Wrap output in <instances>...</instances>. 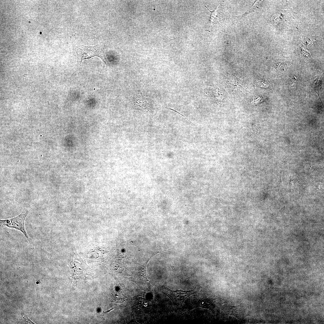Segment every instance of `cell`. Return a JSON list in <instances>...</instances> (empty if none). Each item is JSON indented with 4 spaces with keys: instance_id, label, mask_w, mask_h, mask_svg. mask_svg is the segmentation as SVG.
Returning a JSON list of instances; mask_svg holds the SVG:
<instances>
[{
    "instance_id": "1",
    "label": "cell",
    "mask_w": 324,
    "mask_h": 324,
    "mask_svg": "<svg viewBox=\"0 0 324 324\" xmlns=\"http://www.w3.org/2000/svg\"><path fill=\"white\" fill-rule=\"evenodd\" d=\"M74 48L77 55L76 66L78 68L81 67V63L83 60L89 59L94 56L99 57L106 66L110 65L105 56L104 45L102 43L92 46H87L82 44L76 45L74 46Z\"/></svg>"
},
{
    "instance_id": "2",
    "label": "cell",
    "mask_w": 324,
    "mask_h": 324,
    "mask_svg": "<svg viewBox=\"0 0 324 324\" xmlns=\"http://www.w3.org/2000/svg\"><path fill=\"white\" fill-rule=\"evenodd\" d=\"M28 211L26 208L23 209L21 213L14 218L4 220H0L1 227L7 226L8 228H14L21 232L25 236L30 247L34 249V243L33 240L29 236L26 230L24 222L28 214Z\"/></svg>"
},
{
    "instance_id": "3",
    "label": "cell",
    "mask_w": 324,
    "mask_h": 324,
    "mask_svg": "<svg viewBox=\"0 0 324 324\" xmlns=\"http://www.w3.org/2000/svg\"><path fill=\"white\" fill-rule=\"evenodd\" d=\"M142 88L135 94L132 100V104L134 109L140 112H150L154 107L153 100L143 96Z\"/></svg>"
},
{
    "instance_id": "4",
    "label": "cell",
    "mask_w": 324,
    "mask_h": 324,
    "mask_svg": "<svg viewBox=\"0 0 324 324\" xmlns=\"http://www.w3.org/2000/svg\"><path fill=\"white\" fill-rule=\"evenodd\" d=\"M154 255L150 257L145 265H142L140 268L136 271L133 274L130 278H125L130 280L136 283L142 289L147 290L150 289L152 287L149 282L146 274V266L147 263L150 259Z\"/></svg>"
},
{
    "instance_id": "5",
    "label": "cell",
    "mask_w": 324,
    "mask_h": 324,
    "mask_svg": "<svg viewBox=\"0 0 324 324\" xmlns=\"http://www.w3.org/2000/svg\"><path fill=\"white\" fill-rule=\"evenodd\" d=\"M113 295L115 301L118 303L123 302L125 300L126 296L124 291V285L122 284H119L116 287L113 292Z\"/></svg>"
},
{
    "instance_id": "6",
    "label": "cell",
    "mask_w": 324,
    "mask_h": 324,
    "mask_svg": "<svg viewBox=\"0 0 324 324\" xmlns=\"http://www.w3.org/2000/svg\"><path fill=\"white\" fill-rule=\"evenodd\" d=\"M221 6L219 5L215 10L213 11L210 10L212 13L210 18L211 27L221 20L220 19H221V17L219 16V15H221L222 14V8Z\"/></svg>"
},
{
    "instance_id": "7",
    "label": "cell",
    "mask_w": 324,
    "mask_h": 324,
    "mask_svg": "<svg viewBox=\"0 0 324 324\" xmlns=\"http://www.w3.org/2000/svg\"><path fill=\"white\" fill-rule=\"evenodd\" d=\"M259 1H256V2H255L254 4L251 7L250 9H249L247 11L244 13V14L241 15L236 16V19L237 20H240L242 18L245 16L246 15H247L249 13L251 12H253L255 10H257V9H258L259 7V5L258 4L260 2Z\"/></svg>"
},
{
    "instance_id": "8",
    "label": "cell",
    "mask_w": 324,
    "mask_h": 324,
    "mask_svg": "<svg viewBox=\"0 0 324 324\" xmlns=\"http://www.w3.org/2000/svg\"><path fill=\"white\" fill-rule=\"evenodd\" d=\"M281 173L280 175V178H279V181L278 184L276 187H271V188H268V189L267 188V189H267V191H269L272 190V191H275L278 192L279 193V194L280 197H281V199L282 200V198L281 197V195H280V191H279L280 188V186H281Z\"/></svg>"
},
{
    "instance_id": "9",
    "label": "cell",
    "mask_w": 324,
    "mask_h": 324,
    "mask_svg": "<svg viewBox=\"0 0 324 324\" xmlns=\"http://www.w3.org/2000/svg\"><path fill=\"white\" fill-rule=\"evenodd\" d=\"M291 81L290 84V87L291 88H294L296 86V81L294 79H292Z\"/></svg>"
},
{
    "instance_id": "10",
    "label": "cell",
    "mask_w": 324,
    "mask_h": 324,
    "mask_svg": "<svg viewBox=\"0 0 324 324\" xmlns=\"http://www.w3.org/2000/svg\"><path fill=\"white\" fill-rule=\"evenodd\" d=\"M114 309V308H112L110 309L107 310V311H105V312L103 311V316H104L105 315H106V314H108V313L110 312L111 310H113Z\"/></svg>"
},
{
    "instance_id": "11",
    "label": "cell",
    "mask_w": 324,
    "mask_h": 324,
    "mask_svg": "<svg viewBox=\"0 0 324 324\" xmlns=\"http://www.w3.org/2000/svg\"><path fill=\"white\" fill-rule=\"evenodd\" d=\"M170 267H171V268H172V271H173V273H174V274H175V273H174V271H173V268H174V267H175V266H171V265H170Z\"/></svg>"
}]
</instances>
